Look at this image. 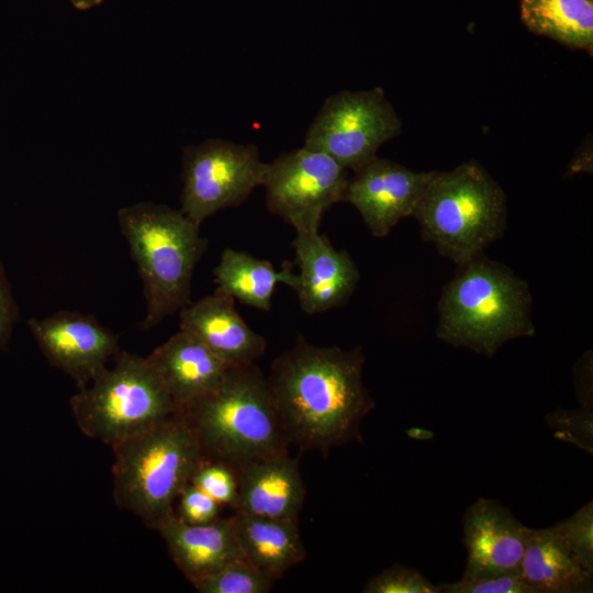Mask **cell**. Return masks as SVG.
Listing matches in <instances>:
<instances>
[{
	"label": "cell",
	"instance_id": "obj_1",
	"mask_svg": "<svg viewBox=\"0 0 593 593\" xmlns=\"http://www.w3.org/2000/svg\"><path fill=\"white\" fill-rule=\"evenodd\" d=\"M363 361L360 347H318L301 335L273 360L267 381L289 441L323 451L359 437L374 407Z\"/></svg>",
	"mask_w": 593,
	"mask_h": 593
},
{
	"label": "cell",
	"instance_id": "obj_2",
	"mask_svg": "<svg viewBox=\"0 0 593 593\" xmlns=\"http://www.w3.org/2000/svg\"><path fill=\"white\" fill-rule=\"evenodd\" d=\"M206 459L237 469L287 451L288 438L267 381L253 363L232 367L211 393L178 410Z\"/></svg>",
	"mask_w": 593,
	"mask_h": 593
},
{
	"label": "cell",
	"instance_id": "obj_3",
	"mask_svg": "<svg viewBox=\"0 0 593 593\" xmlns=\"http://www.w3.org/2000/svg\"><path fill=\"white\" fill-rule=\"evenodd\" d=\"M526 281L482 254L459 265L438 303L437 336L456 347L493 356L506 342L533 336Z\"/></svg>",
	"mask_w": 593,
	"mask_h": 593
},
{
	"label": "cell",
	"instance_id": "obj_4",
	"mask_svg": "<svg viewBox=\"0 0 593 593\" xmlns=\"http://www.w3.org/2000/svg\"><path fill=\"white\" fill-rule=\"evenodd\" d=\"M119 227L137 266L149 329L190 303L194 268L208 240L180 210L141 202L118 211Z\"/></svg>",
	"mask_w": 593,
	"mask_h": 593
},
{
	"label": "cell",
	"instance_id": "obj_5",
	"mask_svg": "<svg viewBox=\"0 0 593 593\" xmlns=\"http://www.w3.org/2000/svg\"><path fill=\"white\" fill-rule=\"evenodd\" d=\"M113 499L152 529L175 514V502L205 459L200 444L176 415L112 447Z\"/></svg>",
	"mask_w": 593,
	"mask_h": 593
},
{
	"label": "cell",
	"instance_id": "obj_6",
	"mask_svg": "<svg viewBox=\"0 0 593 593\" xmlns=\"http://www.w3.org/2000/svg\"><path fill=\"white\" fill-rule=\"evenodd\" d=\"M506 195L478 161L435 171L414 213L425 238L458 266L482 254L506 227Z\"/></svg>",
	"mask_w": 593,
	"mask_h": 593
},
{
	"label": "cell",
	"instance_id": "obj_7",
	"mask_svg": "<svg viewBox=\"0 0 593 593\" xmlns=\"http://www.w3.org/2000/svg\"><path fill=\"white\" fill-rule=\"evenodd\" d=\"M70 410L83 435L110 447L178 412L147 357L126 351L71 396Z\"/></svg>",
	"mask_w": 593,
	"mask_h": 593
},
{
	"label": "cell",
	"instance_id": "obj_8",
	"mask_svg": "<svg viewBox=\"0 0 593 593\" xmlns=\"http://www.w3.org/2000/svg\"><path fill=\"white\" fill-rule=\"evenodd\" d=\"M402 131V121L383 89L339 91L328 97L310 124L304 146L357 171Z\"/></svg>",
	"mask_w": 593,
	"mask_h": 593
},
{
	"label": "cell",
	"instance_id": "obj_9",
	"mask_svg": "<svg viewBox=\"0 0 593 593\" xmlns=\"http://www.w3.org/2000/svg\"><path fill=\"white\" fill-rule=\"evenodd\" d=\"M267 163L254 144L210 138L182 152L180 211L200 227L214 213L240 205L262 184Z\"/></svg>",
	"mask_w": 593,
	"mask_h": 593
},
{
	"label": "cell",
	"instance_id": "obj_10",
	"mask_svg": "<svg viewBox=\"0 0 593 593\" xmlns=\"http://www.w3.org/2000/svg\"><path fill=\"white\" fill-rule=\"evenodd\" d=\"M348 170L333 157L306 146L267 163L262 184L268 210L295 233L318 231L325 212L344 201Z\"/></svg>",
	"mask_w": 593,
	"mask_h": 593
},
{
	"label": "cell",
	"instance_id": "obj_11",
	"mask_svg": "<svg viewBox=\"0 0 593 593\" xmlns=\"http://www.w3.org/2000/svg\"><path fill=\"white\" fill-rule=\"evenodd\" d=\"M45 358L78 385L89 384L119 354L118 336L94 316L59 311L29 321Z\"/></svg>",
	"mask_w": 593,
	"mask_h": 593
},
{
	"label": "cell",
	"instance_id": "obj_12",
	"mask_svg": "<svg viewBox=\"0 0 593 593\" xmlns=\"http://www.w3.org/2000/svg\"><path fill=\"white\" fill-rule=\"evenodd\" d=\"M435 170L413 171L378 156L349 177L344 200L353 204L376 237L414 213Z\"/></svg>",
	"mask_w": 593,
	"mask_h": 593
},
{
	"label": "cell",
	"instance_id": "obj_13",
	"mask_svg": "<svg viewBox=\"0 0 593 593\" xmlns=\"http://www.w3.org/2000/svg\"><path fill=\"white\" fill-rule=\"evenodd\" d=\"M530 528L499 502L479 499L466 511L463 541L468 552L463 579L519 573Z\"/></svg>",
	"mask_w": 593,
	"mask_h": 593
},
{
	"label": "cell",
	"instance_id": "obj_14",
	"mask_svg": "<svg viewBox=\"0 0 593 593\" xmlns=\"http://www.w3.org/2000/svg\"><path fill=\"white\" fill-rule=\"evenodd\" d=\"M292 246L300 270L294 290L302 311L312 315L343 305L360 279L350 255L335 249L318 231L295 233Z\"/></svg>",
	"mask_w": 593,
	"mask_h": 593
},
{
	"label": "cell",
	"instance_id": "obj_15",
	"mask_svg": "<svg viewBox=\"0 0 593 593\" xmlns=\"http://www.w3.org/2000/svg\"><path fill=\"white\" fill-rule=\"evenodd\" d=\"M234 299L214 290L180 310L179 331L193 337L231 367L253 363L265 354L266 338L253 331Z\"/></svg>",
	"mask_w": 593,
	"mask_h": 593
},
{
	"label": "cell",
	"instance_id": "obj_16",
	"mask_svg": "<svg viewBox=\"0 0 593 593\" xmlns=\"http://www.w3.org/2000/svg\"><path fill=\"white\" fill-rule=\"evenodd\" d=\"M238 499L235 512L296 519L305 497L298 462L288 451L250 461L236 469Z\"/></svg>",
	"mask_w": 593,
	"mask_h": 593
},
{
	"label": "cell",
	"instance_id": "obj_17",
	"mask_svg": "<svg viewBox=\"0 0 593 593\" xmlns=\"http://www.w3.org/2000/svg\"><path fill=\"white\" fill-rule=\"evenodd\" d=\"M157 530L174 562L191 584L234 560L244 559L234 516L190 525L175 513Z\"/></svg>",
	"mask_w": 593,
	"mask_h": 593
},
{
	"label": "cell",
	"instance_id": "obj_18",
	"mask_svg": "<svg viewBox=\"0 0 593 593\" xmlns=\"http://www.w3.org/2000/svg\"><path fill=\"white\" fill-rule=\"evenodd\" d=\"M147 359L178 410L217 389L232 368L181 331L155 348Z\"/></svg>",
	"mask_w": 593,
	"mask_h": 593
},
{
	"label": "cell",
	"instance_id": "obj_19",
	"mask_svg": "<svg viewBox=\"0 0 593 593\" xmlns=\"http://www.w3.org/2000/svg\"><path fill=\"white\" fill-rule=\"evenodd\" d=\"M519 574L536 593L592 591L593 571L572 555L552 526L530 528Z\"/></svg>",
	"mask_w": 593,
	"mask_h": 593
},
{
	"label": "cell",
	"instance_id": "obj_20",
	"mask_svg": "<svg viewBox=\"0 0 593 593\" xmlns=\"http://www.w3.org/2000/svg\"><path fill=\"white\" fill-rule=\"evenodd\" d=\"M244 559L273 581L305 558L296 519L259 517L235 512Z\"/></svg>",
	"mask_w": 593,
	"mask_h": 593
},
{
	"label": "cell",
	"instance_id": "obj_21",
	"mask_svg": "<svg viewBox=\"0 0 593 593\" xmlns=\"http://www.w3.org/2000/svg\"><path fill=\"white\" fill-rule=\"evenodd\" d=\"M213 273L216 290L261 311L271 309L277 284L294 289L298 283L292 264L284 262L282 269L277 270L270 261L233 248L222 251Z\"/></svg>",
	"mask_w": 593,
	"mask_h": 593
},
{
	"label": "cell",
	"instance_id": "obj_22",
	"mask_svg": "<svg viewBox=\"0 0 593 593\" xmlns=\"http://www.w3.org/2000/svg\"><path fill=\"white\" fill-rule=\"evenodd\" d=\"M519 11L532 33L592 54L593 0H519Z\"/></svg>",
	"mask_w": 593,
	"mask_h": 593
},
{
	"label": "cell",
	"instance_id": "obj_23",
	"mask_svg": "<svg viewBox=\"0 0 593 593\" xmlns=\"http://www.w3.org/2000/svg\"><path fill=\"white\" fill-rule=\"evenodd\" d=\"M273 582L247 560L237 559L192 585L200 593H266Z\"/></svg>",
	"mask_w": 593,
	"mask_h": 593
},
{
	"label": "cell",
	"instance_id": "obj_24",
	"mask_svg": "<svg viewBox=\"0 0 593 593\" xmlns=\"http://www.w3.org/2000/svg\"><path fill=\"white\" fill-rule=\"evenodd\" d=\"M190 483L222 506L236 508L238 482L236 469L220 460L204 459L193 472Z\"/></svg>",
	"mask_w": 593,
	"mask_h": 593
},
{
	"label": "cell",
	"instance_id": "obj_25",
	"mask_svg": "<svg viewBox=\"0 0 593 593\" xmlns=\"http://www.w3.org/2000/svg\"><path fill=\"white\" fill-rule=\"evenodd\" d=\"M572 555L593 571V503L552 526Z\"/></svg>",
	"mask_w": 593,
	"mask_h": 593
},
{
	"label": "cell",
	"instance_id": "obj_26",
	"mask_svg": "<svg viewBox=\"0 0 593 593\" xmlns=\"http://www.w3.org/2000/svg\"><path fill=\"white\" fill-rule=\"evenodd\" d=\"M365 593H440L438 585L416 570L394 564L370 579Z\"/></svg>",
	"mask_w": 593,
	"mask_h": 593
},
{
	"label": "cell",
	"instance_id": "obj_27",
	"mask_svg": "<svg viewBox=\"0 0 593 593\" xmlns=\"http://www.w3.org/2000/svg\"><path fill=\"white\" fill-rule=\"evenodd\" d=\"M440 593H536L519 573L463 579L438 585Z\"/></svg>",
	"mask_w": 593,
	"mask_h": 593
},
{
	"label": "cell",
	"instance_id": "obj_28",
	"mask_svg": "<svg viewBox=\"0 0 593 593\" xmlns=\"http://www.w3.org/2000/svg\"><path fill=\"white\" fill-rule=\"evenodd\" d=\"M179 510L177 516L190 525L206 524L220 517L223 507L204 491L188 483L178 497Z\"/></svg>",
	"mask_w": 593,
	"mask_h": 593
},
{
	"label": "cell",
	"instance_id": "obj_29",
	"mask_svg": "<svg viewBox=\"0 0 593 593\" xmlns=\"http://www.w3.org/2000/svg\"><path fill=\"white\" fill-rule=\"evenodd\" d=\"M15 318V303L0 265V347L9 339Z\"/></svg>",
	"mask_w": 593,
	"mask_h": 593
},
{
	"label": "cell",
	"instance_id": "obj_30",
	"mask_svg": "<svg viewBox=\"0 0 593 593\" xmlns=\"http://www.w3.org/2000/svg\"><path fill=\"white\" fill-rule=\"evenodd\" d=\"M103 0H70L72 5L79 10H88L94 5H98Z\"/></svg>",
	"mask_w": 593,
	"mask_h": 593
}]
</instances>
